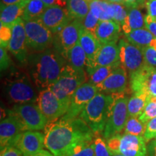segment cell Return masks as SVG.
<instances>
[{"mask_svg":"<svg viewBox=\"0 0 156 156\" xmlns=\"http://www.w3.org/2000/svg\"><path fill=\"white\" fill-rule=\"evenodd\" d=\"M45 147L55 156H66L74 147L93 142L94 132L80 117L50 122L44 128Z\"/></svg>","mask_w":156,"mask_h":156,"instance_id":"6da1fadb","label":"cell"},{"mask_svg":"<svg viewBox=\"0 0 156 156\" xmlns=\"http://www.w3.org/2000/svg\"><path fill=\"white\" fill-rule=\"evenodd\" d=\"M68 63L54 47L29 54V73L34 85L40 90L48 88L57 80Z\"/></svg>","mask_w":156,"mask_h":156,"instance_id":"7a4b0ae2","label":"cell"},{"mask_svg":"<svg viewBox=\"0 0 156 156\" xmlns=\"http://www.w3.org/2000/svg\"><path fill=\"white\" fill-rule=\"evenodd\" d=\"M117 93L98 92L90 101L79 117L86 122L94 133L103 132L108 122Z\"/></svg>","mask_w":156,"mask_h":156,"instance_id":"3957f363","label":"cell"},{"mask_svg":"<svg viewBox=\"0 0 156 156\" xmlns=\"http://www.w3.org/2000/svg\"><path fill=\"white\" fill-rule=\"evenodd\" d=\"M87 80V77L85 70L75 69L67 63L57 80L48 88L58 99L69 106L74 93Z\"/></svg>","mask_w":156,"mask_h":156,"instance_id":"277c9868","label":"cell"},{"mask_svg":"<svg viewBox=\"0 0 156 156\" xmlns=\"http://www.w3.org/2000/svg\"><path fill=\"white\" fill-rule=\"evenodd\" d=\"M5 92L8 100L16 104L36 103L38 95L30 77L19 73L13 74L7 80Z\"/></svg>","mask_w":156,"mask_h":156,"instance_id":"5b68a950","label":"cell"},{"mask_svg":"<svg viewBox=\"0 0 156 156\" xmlns=\"http://www.w3.org/2000/svg\"><path fill=\"white\" fill-rule=\"evenodd\" d=\"M106 140L113 154L124 156H148L147 142L143 136L118 134Z\"/></svg>","mask_w":156,"mask_h":156,"instance_id":"8992f818","label":"cell"},{"mask_svg":"<svg viewBox=\"0 0 156 156\" xmlns=\"http://www.w3.org/2000/svg\"><path fill=\"white\" fill-rule=\"evenodd\" d=\"M29 51L41 52L53 46L54 34L39 19L24 21Z\"/></svg>","mask_w":156,"mask_h":156,"instance_id":"52a82bcc","label":"cell"},{"mask_svg":"<svg viewBox=\"0 0 156 156\" xmlns=\"http://www.w3.org/2000/svg\"><path fill=\"white\" fill-rule=\"evenodd\" d=\"M11 112L17 117L25 131L44 129L48 123L47 118L35 103L16 104Z\"/></svg>","mask_w":156,"mask_h":156,"instance_id":"ba28073f","label":"cell"},{"mask_svg":"<svg viewBox=\"0 0 156 156\" xmlns=\"http://www.w3.org/2000/svg\"><path fill=\"white\" fill-rule=\"evenodd\" d=\"M129 98L128 96L123 95V93H117L110 117L103 132V136L105 140L120 134L124 129L129 117Z\"/></svg>","mask_w":156,"mask_h":156,"instance_id":"9c48e42d","label":"cell"},{"mask_svg":"<svg viewBox=\"0 0 156 156\" xmlns=\"http://www.w3.org/2000/svg\"><path fill=\"white\" fill-rule=\"evenodd\" d=\"M36 104L47 118L48 122L63 116L69 108V105L58 99L49 88L40 91L36 99Z\"/></svg>","mask_w":156,"mask_h":156,"instance_id":"30bf717a","label":"cell"},{"mask_svg":"<svg viewBox=\"0 0 156 156\" xmlns=\"http://www.w3.org/2000/svg\"><path fill=\"white\" fill-rule=\"evenodd\" d=\"M82 29V21L73 20L59 32L54 35L53 47L66 58L69 51L79 42Z\"/></svg>","mask_w":156,"mask_h":156,"instance_id":"8fae6325","label":"cell"},{"mask_svg":"<svg viewBox=\"0 0 156 156\" xmlns=\"http://www.w3.org/2000/svg\"><path fill=\"white\" fill-rule=\"evenodd\" d=\"M130 85L133 93L141 92L150 98L156 97V67L145 64L131 74Z\"/></svg>","mask_w":156,"mask_h":156,"instance_id":"7c38bea8","label":"cell"},{"mask_svg":"<svg viewBox=\"0 0 156 156\" xmlns=\"http://www.w3.org/2000/svg\"><path fill=\"white\" fill-rule=\"evenodd\" d=\"M118 45L121 64L130 75L145 65V58L142 48L131 44L126 38H120Z\"/></svg>","mask_w":156,"mask_h":156,"instance_id":"4fadbf2b","label":"cell"},{"mask_svg":"<svg viewBox=\"0 0 156 156\" xmlns=\"http://www.w3.org/2000/svg\"><path fill=\"white\" fill-rule=\"evenodd\" d=\"M98 92V89L95 85L88 82H85L74 93L67 112L62 116V118L65 119H73L77 118L90 101Z\"/></svg>","mask_w":156,"mask_h":156,"instance_id":"5bb4252c","label":"cell"},{"mask_svg":"<svg viewBox=\"0 0 156 156\" xmlns=\"http://www.w3.org/2000/svg\"><path fill=\"white\" fill-rule=\"evenodd\" d=\"M11 54L22 64L28 63V47L24 20L20 18L12 27V34L8 48Z\"/></svg>","mask_w":156,"mask_h":156,"instance_id":"9a60e30c","label":"cell"},{"mask_svg":"<svg viewBox=\"0 0 156 156\" xmlns=\"http://www.w3.org/2000/svg\"><path fill=\"white\" fill-rule=\"evenodd\" d=\"M39 20L54 35L73 20L68 13L67 7L58 5L48 6Z\"/></svg>","mask_w":156,"mask_h":156,"instance_id":"2e32d148","label":"cell"},{"mask_svg":"<svg viewBox=\"0 0 156 156\" xmlns=\"http://www.w3.org/2000/svg\"><path fill=\"white\" fill-rule=\"evenodd\" d=\"M15 146L23 156H31L44 149V134L38 131L25 130L20 134Z\"/></svg>","mask_w":156,"mask_h":156,"instance_id":"e0dca14e","label":"cell"},{"mask_svg":"<svg viewBox=\"0 0 156 156\" xmlns=\"http://www.w3.org/2000/svg\"><path fill=\"white\" fill-rule=\"evenodd\" d=\"M25 131L17 117L10 115L1 121L0 124V146L1 149L7 146H15L20 134Z\"/></svg>","mask_w":156,"mask_h":156,"instance_id":"ac0fdd59","label":"cell"},{"mask_svg":"<svg viewBox=\"0 0 156 156\" xmlns=\"http://www.w3.org/2000/svg\"><path fill=\"white\" fill-rule=\"evenodd\" d=\"M127 86V73L126 69L121 64L115 69L110 75L96 86L99 92L108 94L124 93Z\"/></svg>","mask_w":156,"mask_h":156,"instance_id":"d6986e66","label":"cell"},{"mask_svg":"<svg viewBox=\"0 0 156 156\" xmlns=\"http://www.w3.org/2000/svg\"><path fill=\"white\" fill-rule=\"evenodd\" d=\"M119 64H121L119 48L118 43L113 42L101 44L93 62L87 64L86 67L96 66H113Z\"/></svg>","mask_w":156,"mask_h":156,"instance_id":"ffe728a7","label":"cell"},{"mask_svg":"<svg viewBox=\"0 0 156 156\" xmlns=\"http://www.w3.org/2000/svg\"><path fill=\"white\" fill-rule=\"evenodd\" d=\"M121 25L114 20L100 21L95 30V36L101 44L116 42L119 41Z\"/></svg>","mask_w":156,"mask_h":156,"instance_id":"44dd1931","label":"cell"},{"mask_svg":"<svg viewBox=\"0 0 156 156\" xmlns=\"http://www.w3.org/2000/svg\"><path fill=\"white\" fill-rule=\"evenodd\" d=\"M29 1L30 0H24L12 5L1 6V24L12 27L18 20L22 18L25 7Z\"/></svg>","mask_w":156,"mask_h":156,"instance_id":"7402d4cb","label":"cell"},{"mask_svg":"<svg viewBox=\"0 0 156 156\" xmlns=\"http://www.w3.org/2000/svg\"><path fill=\"white\" fill-rule=\"evenodd\" d=\"M79 44H80L82 48L86 54L87 66V64L93 62L101 44L94 34L85 30L83 28L82 29L80 36Z\"/></svg>","mask_w":156,"mask_h":156,"instance_id":"603a6c76","label":"cell"},{"mask_svg":"<svg viewBox=\"0 0 156 156\" xmlns=\"http://www.w3.org/2000/svg\"><path fill=\"white\" fill-rule=\"evenodd\" d=\"M125 20L122 25V30L124 35L136 29L145 28V17L139 7H129Z\"/></svg>","mask_w":156,"mask_h":156,"instance_id":"cb8c5ba5","label":"cell"},{"mask_svg":"<svg viewBox=\"0 0 156 156\" xmlns=\"http://www.w3.org/2000/svg\"><path fill=\"white\" fill-rule=\"evenodd\" d=\"M124 36L129 42L142 48L156 44V37L146 28L136 29L125 34Z\"/></svg>","mask_w":156,"mask_h":156,"instance_id":"d4e9b609","label":"cell"},{"mask_svg":"<svg viewBox=\"0 0 156 156\" xmlns=\"http://www.w3.org/2000/svg\"><path fill=\"white\" fill-rule=\"evenodd\" d=\"M119 64H121L113 66H96L86 67L85 71L87 77V82L98 86L102 83Z\"/></svg>","mask_w":156,"mask_h":156,"instance_id":"484cf974","label":"cell"},{"mask_svg":"<svg viewBox=\"0 0 156 156\" xmlns=\"http://www.w3.org/2000/svg\"><path fill=\"white\" fill-rule=\"evenodd\" d=\"M90 11L101 21L113 20L114 19L112 3L106 0H91Z\"/></svg>","mask_w":156,"mask_h":156,"instance_id":"4316f807","label":"cell"},{"mask_svg":"<svg viewBox=\"0 0 156 156\" xmlns=\"http://www.w3.org/2000/svg\"><path fill=\"white\" fill-rule=\"evenodd\" d=\"M91 0H67L68 13L73 20L83 21L90 12Z\"/></svg>","mask_w":156,"mask_h":156,"instance_id":"83f0119b","label":"cell"},{"mask_svg":"<svg viewBox=\"0 0 156 156\" xmlns=\"http://www.w3.org/2000/svg\"><path fill=\"white\" fill-rule=\"evenodd\" d=\"M150 97L141 92L133 93V95L129 98L128 114L129 116L139 117L143 112Z\"/></svg>","mask_w":156,"mask_h":156,"instance_id":"f1b7e54d","label":"cell"},{"mask_svg":"<svg viewBox=\"0 0 156 156\" xmlns=\"http://www.w3.org/2000/svg\"><path fill=\"white\" fill-rule=\"evenodd\" d=\"M66 59L68 64L75 69L85 70L87 64V56L79 42L69 51Z\"/></svg>","mask_w":156,"mask_h":156,"instance_id":"f546056e","label":"cell"},{"mask_svg":"<svg viewBox=\"0 0 156 156\" xmlns=\"http://www.w3.org/2000/svg\"><path fill=\"white\" fill-rule=\"evenodd\" d=\"M48 7L41 0H30L25 7L22 19L24 21L39 19Z\"/></svg>","mask_w":156,"mask_h":156,"instance_id":"4dcf8cb0","label":"cell"},{"mask_svg":"<svg viewBox=\"0 0 156 156\" xmlns=\"http://www.w3.org/2000/svg\"><path fill=\"white\" fill-rule=\"evenodd\" d=\"M147 123L142 122L137 116H129L124 126V133L144 136Z\"/></svg>","mask_w":156,"mask_h":156,"instance_id":"1f68e13d","label":"cell"},{"mask_svg":"<svg viewBox=\"0 0 156 156\" xmlns=\"http://www.w3.org/2000/svg\"><path fill=\"white\" fill-rule=\"evenodd\" d=\"M66 156H95L93 142L77 145Z\"/></svg>","mask_w":156,"mask_h":156,"instance_id":"d6a6232c","label":"cell"},{"mask_svg":"<svg viewBox=\"0 0 156 156\" xmlns=\"http://www.w3.org/2000/svg\"><path fill=\"white\" fill-rule=\"evenodd\" d=\"M156 117V97L150 98L143 112L139 116L140 120L147 123L148 121Z\"/></svg>","mask_w":156,"mask_h":156,"instance_id":"836d02e7","label":"cell"},{"mask_svg":"<svg viewBox=\"0 0 156 156\" xmlns=\"http://www.w3.org/2000/svg\"><path fill=\"white\" fill-rule=\"evenodd\" d=\"M95 156H112L113 154L107 145L106 140L101 136H97L93 141Z\"/></svg>","mask_w":156,"mask_h":156,"instance_id":"e575fe53","label":"cell"},{"mask_svg":"<svg viewBox=\"0 0 156 156\" xmlns=\"http://www.w3.org/2000/svg\"><path fill=\"white\" fill-rule=\"evenodd\" d=\"M112 6L113 8H114V19H113V20L122 27L126 16H127V7L124 5L116 3H112Z\"/></svg>","mask_w":156,"mask_h":156,"instance_id":"d590c367","label":"cell"},{"mask_svg":"<svg viewBox=\"0 0 156 156\" xmlns=\"http://www.w3.org/2000/svg\"><path fill=\"white\" fill-rule=\"evenodd\" d=\"M100 21V20L90 11L85 18L83 19V20L82 21L83 28L85 30L89 31V32L95 35V30H96V28Z\"/></svg>","mask_w":156,"mask_h":156,"instance_id":"8d00e7d4","label":"cell"},{"mask_svg":"<svg viewBox=\"0 0 156 156\" xmlns=\"http://www.w3.org/2000/svg\"><path fill=\"white\" fill-rule=\"evenodd\" d=\"M142 51L146 65L156 67V44L142 48Z\"/></svg>","mask_w":156,"mask_h":156,"instance_id":"74e56055","label":"cell"},{"mask_svg":"<svg viewBox=\"0 0 156 156\" xmlns=\"http://www.w3.org/2000/svg\"><path fill=\"white\" fill-rule=\"evenodd\" d=\"M144 138L146 142L151 141V140L155 138L156 136V117L151 119L147 122V126L145 134H144Z\"/></svg>","mask_w":156,"mask_h":156,"instance_id":"f35d334b","label":"cell"},{"mask_svg":"<svg viewBox=\"0 0 156 156\" xmlns=\"http://www.w3.org/2000/svg\"><path fill=\"white\" fill-rule=\"evenodd\" d=\"M12 34V27L1 24V46L7 49Z\"/></svg>","mask_w":156,"mask_h":156,"instance_id":"ab89813d","label":"cell"},{"mask_svg":"<svg viewBox=\"0 0 156 156\" xmlns=\"http://www.w3.org/2000/svg\"><path fill=\"white\" fill-rule=\"evenodd\" d=\"M11 65V59L7 54V48L1 46L0 47V67L2 71L7 69Z\"/></svg>","mask_w":156,"mask_h":156,"instance_id":"60d3db41","label":"cell"},{"mask_svg":"<svg viewBox=\"0 0 156 156\" xmlns=\"http://www.w3.org/2000/svg\"><path fill=\"white\" fill-rule=\"evenodd\" d=\"M0 156H23V154L15 146H7L1 149Z\"/></svg>","mask_w":156,"mask_h":156,"instance_id":"b9f144b4","label":"cell"},{"mask_svg":"<svg viewBox=\"0 0 156 156\" xmlns=\"http://www.w3.org/2000/svg\"><path fill=\"white\" fill-rule=\"evenodd\" d=\"M145 7L147 15L156 20V0H146Z\"/></svg>","mask_w":156,"mask_h":156,"instance_id":"7bdbcfd3","label":"cell"},{"mask_svg":"<svg viewBox=\"0 0 156 156\" xmlns=\"http://www.w3.org/2000/svg\"><path fill=\"white\" fill-rule=\"evenodd\" d=\"M145 28L147 29L154 36L156 37V20H153L148 15L145 16Z\"/></svg>","mask_w":156,"mask_h":156,"instance_id":"ee69618b","label":"cell"},{"mask_svg":"<svg viewBox=\"0 0 156 156\" xmlns=\"http://www.w3.org/2000/svg\"><path fill=\"white\" fill-rule=\"evenodd\" d=\"M146 0H125V5L127 8L129 7H141L145 5Z\"/></svg>","mask_w":156,"mask_h":156,"instance_id":"f6af8a7d","label":"cell"},{"mask_svg":"<svg viewBox=\"0 0 156 156\" xmlns=\"http://www.w3.org/2000/svg\"><path fill=\"white\" fill-rule=\"evenodd\" d=\"M47 6L58 5L65 7L67 5V0H41Z\"/></svg>","mask_w":156,"mask_h":156,"instance_id":"bcb514c9","label":"cell"},{"mask_svg":"<svg viewBox=\"0 0 156 156\" xmlns=\"http://www.w3.org/2000/svg\"><path fill=\"white\" fill-rule=\"evenodd\" d=\"M148 156H156V140H151L147 145Z\"/></svg>","mask_w":156,"mask_h":156,"instance_id":"7dc6e473","label":"cell"},{"mask_svg":"<svg viewBox=\"0 0 156 156\" xmlns=\"http://www.w3.org/2000/svg\"><path fill=\"white\" fill-rule=\"evenodd\" d=\"M31 156H55L54 154H52L51 153H49V152L47 151H45V150H41V151H39L38 153H37L34 155H31Z\"/></svg>","mask_w":156,"mask_h":156,"instance_id":"c3c4849f","label":"cell"},{"mask_svg":"<svg viewBox=\"0 0 156 156\" xmlns=\"http://www.w3.org/2000/svg\"><path fill=\"white\" fill-rule=\"evenodd\" d=\"M24 1V0H1V6H5L9 5H12L20 2Z\"/></svg>","mask_w":156,"mask_h":156,"instance_id":"681fc988","label":"cell"},{"mask_svg":"<svg viewBox=\"0 0 156 156\" xmlns=\"http://www.w3.org/2000/svg\"><path fill=\"white\" fill-rule=\"evenodd\" d=\"M108 2L121 4V5H125V0H106Z\"/></svg>","mask_w":156,"mask_h":156,"instance_id":"f907efd6","label":"cell"},{"mask_svg":"<svg viewBox=\"0 0 156 156\" xmlns=\"http://www.w3.org/2000/svg\"><path fill=\"white\" fill-rule=\"evenodd\" d=\"M112 156H124L123 155H120V154H114Z\"/></svg>","mask_w":156,"mask_h":156,"instance_id":"816d5d0a","label":"cell"},{"mask_svg":"<svg viewBox=\"0 0 156 156\" xmlns=\"http://www.w3.org/2000/svg\"><path fill=\"white\" fill-rule=\"evenodd\" d=\"M155 140H156V136H155Z\"/></svg>","mask_w":156,"mask_h":156,"instance_id":"f5cc1de1","label":"cell"}]
</instances>
